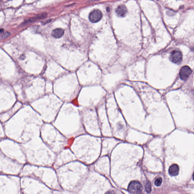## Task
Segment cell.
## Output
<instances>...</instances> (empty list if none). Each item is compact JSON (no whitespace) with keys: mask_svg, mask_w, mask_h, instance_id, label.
I'll use <instances>...</instances> for the list:
<instances>
[{"mask_svg":"<svg viewBox=\"0 0 194 194\" xmlns=\"http://www.w3.org/2000/svg\"><path fill=\"white\" fill-rule=\"evenodd\" d=\"M71 149L81 155L96 154L99 152L101 146V137L88 134L79 135L71 140Z\"/></svg>","mask_w":194,"mask_h":194,"instance_id":"cell-2","label":"cell"},{"mask_svg":"<svg viewBox=\"0 0 194 194\" xmlns=\"http://www.w3.org/2000/svg\"><path fill=\"white\" fill-rule=\"evenodd\" d=\"M3 29H0V33L3 32Z\"/></svg>","mask_w":194,"mask_h":194,"instance_id":"cell-18","label":"cell"},{"mask_svg":"<svg viewBox=\"0 0 194 194\" xmlns=\"http://www.w3.org/2000/svg\"><path fill=\"white\" fill-rule=\"evenodd\" d=\"M79 108L81 112L83 124L86 132L92 136L101 137L102 134L96 108Z\"/></svg>","mask_w":194,"mask_h":194,"instance_id":"cell-6","label":"cell"},{"mask_svg":"<svg viewBox=\"0 0 194 194\" xmlns=\"http://www.w3.org/2000/svg\"><path fill=\"white\" fill-rule=\"evenodd\" d=\"M63 104L55 95L51 93L45 95L39 105L45 121L48 123H53Z\"/></svg>","mask_w":194,"mask_h":194,"instance_id":"cell-4","label":"cell"},{"mask_svg":"<svg viewBox=\"0 0 194 194\" xmlns=\"http://www.w3.org/2000/svg\"><path fill=\"white\" fill-rule=\"evenodd\" d=\"M64 33V30L61 28L53 30L52 32V36L55 38H58L62 37Z\"/></svg>","mask_w":194,"mask_h":194,"instance_id":"cell-14","label":"cell"},{"mask_svg":"<svg viewBox=\"0 0 194 194\" xmlns=\"http://www.w3.org/2000/svg\"><path fill=\"white\" fill-rule=\"evenodd\" d=\"M106 194H117L115 192L112 190H109L106 193Z\"/></svg>","mask_w":194,"mask_h":194,"instance_id":"cell-17","label":"cell"},{"mask_svg":"<svg viewBox=\"0 0 194 194\" xmlns=\"http://www.w3.org/2000/svg\"><path fill=\"white\" fill-rule=\"evenodd\" d=\"M192 73V70L187 66H184L180 69L179 72V76L181 80H187Z\"/></svg>","mask_w":194,"mask_h":194,"instance_id":"cell-11","label":"cell"},{"mask_svg":"<svg viewBox=\"0 0 194 194\" xmlns=\"http://www.w3.org/2000/svg\"><path fill=\"white\" fill-rule=\"evenodd\" d=\"M145 190L147 193H149L151 191V185L150 182H148L145 185Z\"/></svg>","mask_w":194,"mask_h":194,"instance_id":"cell-15","label":"cell"},{"mask_svg":"<svg viewBox=\"0 0 194 194\" xmlns=\"http://www.w3.org/2000/svg\"><path fill=\"white\" fill-rule=\"evenodd\" d=\"M96 110H97L101 134H102L104 135H108V126L107 123L104 102L101 104L96 108Z\"/></svg>","mask_w":194,"mask_h":194,"instance_id":"cell-7","label":"cell"},{"mask_svg":"<svg viewBox=\"0 0 194 194\" xmlns=\"http://www.w3.org/2000/svg\"><path fill=\"white\" fill-rule=\"evenodd\" d=\"M104 93L99 88L85 89L79 93L74 104L80 108H97L104 102Z\"/></svg>","mask_w":194,"mask_h":194,"instance_id":"cell-5","label":"cell"},{"mask_svg":"<svg viewBox=\"0 0 194 194\" xmlns=\"http://www.w3.org/2000/svg\"><path fill=\"white\" fill-rule=\"evenodd\" d=\"M43 137L49 148L55 151H58L70 146L71 140L66 137L52 124L44 125Z\"/></svg>","mask_w":194,"mask_h":194,"instance_id":"cell-3","label":"cell"},{"mask_svg":"<svg viewBox=\"0 0 194 194\" xmlns=\"http://www.w3.org/2000/svg\"><path fill=\"white\" fill-rule=\"evenodd\" d=\"M52 124L69 140L86 134L80 108L73 103H64Z\"/></svg>","mask_w":194,"mask_h":194,"instance_id":"cell-1","label":"cell"},{"mask_svg":"<svg viewBox=\"0 0 194 194\" xmlns=\"http://www.w3.org/2000/svg\"><path fill=\"white\" fill-rule=\"evenodd\" d=\"M162 182V178H158L156 179L155 181L154 184L156 186H159L161 185Z\"/></svg>","mask_w":194,"mask_h":194,"instance_id":"cell-16","label":"cell"},{"mask_svg":"<svg viewBox=\"0 0 194 194\" xmlns=\"http://www.w3.org/2000/svg\"><path fill=\"white\" fill-rule=\"evenodd\" d=\"M128 191L134 194H140L141 193L143 187L139 182L134 180L132 181L128 186Z\"/></svg>","mask_w":194,"mask_h":194,"instance_id":"cell-8","label":"cell"},{"mask_svg":"<svg viewBox=\"0 0 194 194\" xmlns=\"http://www.w3.org/2000/svg\"><path fill=\"white\" fill-rule=\"evenodd\" d=\"M102 12L98 9L94 10L89 14V19L93 23H96L100 21L102 18Z\"/></svg>","mask_w":194,"mask_h":194,"instance_id":"cell-10","label":"cell"},{"mask_svg":"<svg viewBox=\"0 0 194 194\" xmlns=\"http://www.w3.org/2000/svg\"><path fill=\"white\" fill-rule=\"evenodd\" d=\"M169 58L173 63L175 64H179L182 61V53L178 50H174L171 53Z\"/></svg>","mask_w":194,"mask_h":194,"instance_id":"cell-9","label":"cell"},{"mask_svg":"<svg viewBox=\"0 0 194 194\" xmlns=\"http://www.w3.org/2000/svg\"><path fill=\"white\" fill-rule=\"evenodd\" d=\"M179 167L177 164H173L169 169V173L171 176H176L179 174Z\"/></svg>","mask_w":194,"mask_h":194,"instance_id":"cell-13","label":"cell"},{"mask_svg":"<svg viewBox=\"0 0 194 194\" xmlns=\"http://www.w3.org/2000/svg\"><path fill=\"white\" fill-rule=\"evenodd\" d=\"M116 12L118 16L124 17L126 15L128 10L125 5H120L117 7Z\"/></svg>","mask_w":194,"mask_h":194,"instance_id":"cell-12","label":"cell"},{"mask_svg":"<svg viewBox=\"0 0 194 194\" xmlns=\"http://www.w3.org/2000/svg\"><path fill=\"white\" fill-rule=\"evenodd\" d=\"M140 194H142L141 193H140Z\"/></svg>","mask_w":194,"mask_h":194,"instance_id":"cell-19","label":"cell"}]
</instances>
